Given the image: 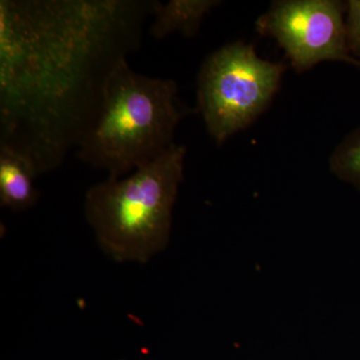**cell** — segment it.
Instances as JSON below:
<instances>
[{"instance_id": "obj_1", "label": "cell", "mask_w": 360, "mask_h": 360, "mask_svg": "<svg viewBox=\"0 0 360 360\" xmlns=\"http://www.w3.org/2000/svg\"><path fill=\"white\" fill-rule=\"evenodd\" d=\"M150 0H1L0 146L39 175L78 148L116 66L141 44Z\"/></svg>"}, {"instance_id": "obj_2", "label": "cell", "mask_w": 360, "mask_h": 360, "mask_svg": "<svg viewBox=\"0 0 360 360\" xmlns=\"http://www.w3.org/2000/svg\"><path fill=\"white\" fill-rule=\"evenodd\" d=\"M187 112L179 106L174 80L139 75L125 59L106 82L98 112L78 146V158L122 179L174 144L175 129Z\"/></svg>"}, {"instance_id": "obj_3", "label": "cell", "mask_w": 360, "mask_h": 360, "mask_svg": "<svg viewBox=\"0 0 360 360\" xmlns=\"http://www.w3.org/2000/svg\"><path fill=\"white\" fill-rule=\"evenodd\" d=\"M186 155V146L174 143L129 176L108 177L87 191L85 219L111 259L146 264L165 250Z\"/></svg>"}, {"instance_id": "obj_4", "label": "cell", "mask_w": 360, "mask_h": 360, "mask_svg": "<svg viewBox=\"0 0 360 360\" xmlns=\"http://www.w3.org/2000/svg\"><path fill=\"white\" fill-rule=\"evenodd\" d=\"M283 71L281 63L258 58L252 45L241 41L224 45L206 58L198 77V111L219 146L266 110Z\"/></svg>"}, {"instance_id": "obj_5", "label": "cell", "mask_w": 360, "mask_h": 360, "mask_svg": "<svg viewBox=\"0 0 360 360\" xmlns=\"http://www.w3.org/2000/svg\"><path fill=\"white\" fill-rule=\"evenodd\" d=\"M348 1L278 0L257 21V30L274 37L298 72L322 61H340L360 68L347 44Z\"/></svg>"}, {"instance_id": "obj_6", "label": "cell", "mask_w": 360, "mask_h": 360, "mask_svg": "<svg viewBox=\"0 0 360 360\" xmlns=\"http://www.w3.org/2000/svg\"><path fill=\"white\" fill-rule=\"evenodd\" d=\"M37 168L25 155L0 146V205L13 212L32 207L39 200Z\"/></svg>"}, {"instance_id": "obj_7", "label": "cell", "mask_w": 360, "mask_h": 360, "mask_svg": "<svg viewBox=\"0 0 360 360\" xmlns=\"http://www.w3.org/2000/svg\"><path fill=\"white\" fill-rule=\"evenodd\" d=\"M219 4V0H170L165 4L158 1L151 35L156 39H165L172 32L195 37L205 16Z\"/></svg>"}, {"instance_id": "obj_8", "label": "cell", "mask_w": 360, "mask_h": 360, "mask_svg": "<svg viewBox=\"0 0 360 360\" xmlns=\"http://www.w3.org/2000/svg\"><path fill=\"white\" fill-rule=\"evenodd\" d=\"M329 167L338 179L360 191V125L336 146Z\"/></svg>"}, {"instance_id": "obj_9", "label": "cell", "mask_w": 360, "mask_h": 360, "mask_svg": "<svg viewBox=\"0 0 360 360\" xmlns=\"http://www.w3.org/2000/svg\"><path fill=\"white\" fill-rule=\"evenodd\" d=\"M347 30L350 53L360 61V0L348 1Z\"/></svg>"}]
</instances>
